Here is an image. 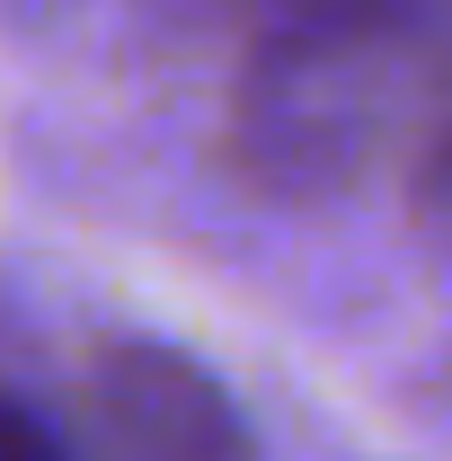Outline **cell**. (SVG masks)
I'll return each mask as SVG.
<instances>
[{
	"label": "cell",
	"instance_id": "1",
	"mask_svg": "<svg viewBox=\"0 0 452 461\" xmlns=\"http://www.w3.org/2000/svg\"><path fill=\"white\" fill-rule=\"evenodd\" d=\"M452 89V0H302L249 71V160L284 186L355 177Z\"/></svg>",
	"mask_w": 452,
	"mask_h": 461
},
{
	"label": "cell",
	"instance_id": "4",
	"mask_svg": "<svg viewBox=\"0 0 452 461\" xmlns=\"http://www.w3.org/2000/svg\"><path fill=\"white\" fill-rule=\"evenodd\" d=\"M435 177H452V89H444V115H435Z\"/></svg>",
	"mask_w": 452,
	"mask_h": 461
},
{
	"label": "cell",
	"instance_id": "3",
	"mask_svg": "<svg viewBox=\"0 0 452 461\" xmlns=\"http://www.w3.org/2000/svg\"><path fill=\"white\" fill-rule=\"evenodd\" d=\"M0 461H71V453L54 444V426H45L27 400H9V391H0Z\"/></svg>",
	"mask_w": 452,
	"mask_h": 461
},
{
	"label": "cell",
	"instance_id": "2",
	"mask_svg": "<svg viewBox=\"0 0 452 461\" xmlns=\"http://www.w3.org/2000/svg\"><path fill=\"white\" fill-rule=\"evenodd\" d=\"M98 426L115 461H249L222 391L160 346H115L98 364Z\"/></svg>",
	"mask_w": 452,
	"mask_h": 461
}]
</instances>
